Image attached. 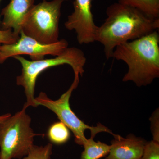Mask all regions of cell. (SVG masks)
I'll list each match as a JSON object with an SVG mask.
<instances>
[{"label": "cell", "instance_id": "cell-1", "mask_svg": "<svg viewBox=\"0 0 159 159\" xmlns=\"http://www.w3.org/2000/svg\"><path fill=\"white\" fill-rule=\"evenodd\" d=\"M106 15L104 22L97 28L95 42L103 46L107 59L113 57L117 46L157 31L159 28V19L151 18L118 2L107 7Z\"/></svg>", "mask_w": 159, "mask_h": 159}, {"label": "cell", "instance_id": "cell-2", "mask_svg": "<svg viewBox=\"0 0 159 159\" xmlns=\"http://www.w3.org/2000/svg\"><path fill=\"white\" fill-rule=\"evenodd\" d=\"M113 58L124 61L128 72L123 82L132 81L139 87L150 84L159 77V34L155 31L117 46Z\"/></svg>", "mask_w": 159, "mask_h": 159}, {"label": "cell", "instance_id": "cell-3", "mask_svg": "<svg viewBox=\"0 0 159 159\" xmlns=\"http://www.w3.org/2000/svg\"><path fill=\"white\" fill-rule=\"evenodd\" d=\"M18 61L22 66L21 73L16 77V84L22 86L25 90L27 101L24 106L35 107L34 90L39 75L50 68L63 65L70 66L74 73L82 76L86 62L84 53L80 49L75 47L68 48L62 53L54 58L40 60H28L21 55L13 57Z\"/></svg>", "mask_w": 159, "mask_h": 159}, {"label": "cell", "instance_id": "cell-4", "mask_svg": "<svg viewBox=\"0 0 159 159\" xmlns=\"http://www.w3.org/2000/svg\"><path fill=\"white\" fill-rule=\"evenodd\" d=\"M27 107L10 116L0 124V159H22L34 145V133Z\"/></svg>", "mask_w": 159, "mask_h": 159}, {"label": "cell", "instance_id": "cell-5", "mask_svg": "<svg viewBox=\"0 0 159 159\" xmlns=\"http://www.w3.org/2000/svg\"><path fill=\"white\" fill-rule=\"evenodd\" d=\"M68 0H43L34 5L22 26L27 36L44 44L57 42L59 36V20L63 3Z\"/></svg>", "mask_w": 159, "mask_h": 159}, {"label": "cell", "instance_id": "cell-6", "mask_svg": "<svg viewBox=\"0 0 159 159\" xmlns=\"http://www.w3.org/2000/svg\"><path fill=\"white\" fill-rule=\"evenodd\" d=\"M79 73H74V80L71 86L57 100H52L45 93L41 92L37 97L34 98L35 107L43 106L56 114L60 121L72 131L75 137V142L78 145H83L87 139L84 135V132L87 129L90 130L91 134L95 135L100 132H107L115 136L116 134L102 124H98L96 126L87 125L79 119L71 109L70 98L73 91L77 88L79 84Z\"/></svg>", "mask_w": 159, "mask_h": 159}, {"label": "cell", "instance_id": "cell-7", "mask_svg": "<svg viewBox=\"0 0 159 159\" xmlns=\"http://www.w3.org/2000/svg\"><path fill=\"white\" fill-rule=\"evenodd\" d=\"M68 45L67 41L63 39L51 44L41 43L21 31L16 42L0 45V64L8 58L18 55H29L32 61L44 59L47 55L56 57L65 51Z\"/></svg>", "mask_w": 159, "mask_h": 159}, {"label": "cell", "instance_id": "cell-8", "mask_svg": "<svg viewBox=\"0 0 159 159\" xmlns=\"http://www.w3.org/2000/svg\"><path fill=\"white\" fill-rule=\"evenodd\" d=\"M93 0H74V11L68 16L65 23L66 29L74 31L77 34L80 44H88L95 42L98 26L94 22L92 13Z\"/></svg>", "mask_w": 159, "mask_h": 159}, {"label": "cell", "instance_id": "cell-9", "mask_svg": "<svg viewBox=\"0 0 159 159\" xmlns=\"http://www.w3.org/2000/svg\"><path fill=\"white\" fill-rule=\"evenodd\" d=\"M34 2L35 0H11L1 12L3 16L1 30H11L20 36L23 23L34 6Z\"/></svg>", "mask_w": 159, "mask_h": 159}, {"label": "cell", "instance_id": "cell-10", "mask_svg": "<svg viewBox=\"0 0 159 159\" xmlns=\"http://www.w3.org/2000/svg\"><path fill=\"white\" fill-rule=\"evenodd\" d=\"M114 138L105 159H139L142 157L147 142L144 139L133 134L126 138L116 134Z\"/></svg>", "mask_w": 159, "mask_h": 159}, {"label": "cell", "instance_id": "cell-11", "mask_svg": "<svg viewBox=\"0 0 159 159\" xmlns=\"http://www.w3.org/2000/svg\"><path fill=\"white\" fill-rule=\"evenodd\" d=\"M95 137L91 135V138L84 143V150L81 154V159H99L108 155L111 145L99 141L95 142Z\"/></svg>", "mask_w": 159, "mask_h": 159}, {"label": "cell", "instance_id": "cell-12", "mask_svg": "<svg viewBox=\"0 0 159 159\" xmlns=\"http://www.w3.org/2000/svg\"><path fill=\"white\" fill-rule=\"evenodd\" d=\"M152 19H159V0H118Z\"/></svg>", "mask_w": 159, "mask_h": 159}, {"label": "cell", "instance_id": "cell-13", "mask_svg": "<svg viewBox=\"0 0 159 159\" xmlns=\"http://www.w3.org/2000/svg\"><path fill=\"white\" fill-rule=\"evenodd\" d=\"M48 136L52 143L61 145L68 141L70 133L69 128L60 121L53 123L50 126L48 130Z\"/></svg>", "mask_w": 159, "mask_h": 159}, {"label": "cell", "instance_id": "cell-14", "mask_svg": "<svg viewBox=\"0 0 159 159\" xmlns=\"http://www.w3.org/2000/svg\"><path fill=\"white\" fill-rule=\"evenodd\" d=\"M52 148L51 143L44 146L33 145L28 155L22 159H51Z\"/></svg>", "mask_w": 159, "mask_h": 159}, {"label": "cell", "instance_id": "cell-15", "mask_svg": "<svg viewBox=\"0 0 159 159\" xmlns=\"http://www.w3.org/2000/svg\"><path fill=\"white\" fill-rule=\"evenodd\" d=\"M139 159H159V142L152 140L146 142L144 153Z\"/></svg>", "mask_w": 159, "mask_h": 159}, {"label": "cell", "instance_id": "cell-16", "mask_svg": "<svg viewBox=\"0 0 159 159\" xmlns=\"http://www.w3.org/2000/svg\"><path fill=\"white\" fill-rule=\"evenodd\" d=\"M19 37L20 36L16 35L12 30H0V45L16 42Z\"/></svg>", "mask_w": 159, "mask_h": 159}, {"label": "cell", "instance_id": "cell-17", "mask_svg": "<svg viewBox=\"0 0 159 159\" xmlns=\"http://www.w3.org/2000/svg\"><path fill=\"white\" fill-rule=\"evenodd\" d=\"M158 112L154 114L152 117V131L153 135V140L159 142V116Z\"/></svg>", "mask_w": 159, "mask_h": 159}, {"label": "cell", "instance_id": "cell-18", "mask_svg": "<svg viewBox=\"0 0 159 159\" xmlns=\"http://www.w3.org/2000/svg\"><path fill=\"white\" fill-rule=\"evenodd\" d=\"M10 113H6L0 116V124L11 116Z\"/></svg>", "mask_w": 159, "mask_h": 159}, {"label": "cell", "instance_id": "cell-19", "mask_svg": "<svg viewBox=\"0 0 159 159\" xmlns=\"http://www.w3.org/2000/svg\"><path fill=\"white\" fill-rule=\"evenodd\" d=\"M1 0H0L1 1ZM1 14H0V30H1V23H2V21H1Z\"/></svg>", "mask_w": 159, "mask_h": 159}]
</instances>
